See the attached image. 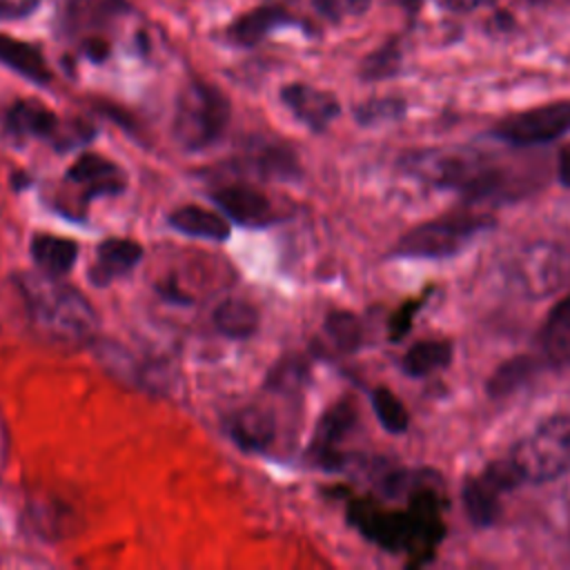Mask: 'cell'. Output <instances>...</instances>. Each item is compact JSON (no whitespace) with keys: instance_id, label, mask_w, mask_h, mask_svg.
I'll return each mask as SVG.
<instances>
[{"instance_id":"7a4b0ae2","label":"cell","mask_w":570,"mask_h":570,"mask_svg":"<svg viewBox=\"0 0 570 570\" xmlns=\"http://www.w3.org/2000/svg\"><path fill=\"white\" fill-rule=\"evenodd\" d=\"M227 96L207 82H189L176 100L171 131L176 142L187 151H200L214 145L229 122Z\"/></svg>"},{"instance_id":"603a6c76","label":"cell","mask_w":570,"mask_h":570,"mask_svg":"<svg viewBox=\"0 0 570 570\" xmlns=\"http://www.w3.org/2000/svg\"><path fill=\"white\" fill-rule=\"evenodd\" d=\"M247 163L254 171H258L261 176H267V178L292 180L301 171L296 154L285 145H265V147L252 151Z\"/></svg>"},{"instance_id":"e575fe53","label":"cell","mask_w":570,"mask_h":570,"mask_svg":"<svg viewBox=\"0 0 570 570\" xmlns=\"http://www.w3.org/2000/svg\"><path fill=\"white\" fill-rule=\"evenodd\" d=\"M314 4H316L318 11H323L325 16L336 18V2H334V0H314Z\"/></svg>"},{"instance_id":"ba28073f","label":"cell","mask_w":570,"mask_h":570,"mask_svg":"<svg viewBox=\"0 0 570 570\" xmlns=\"http://www.w3.org/2000/svg\"><path fill=\"white\" fill-rule=\"evenodd\" d=\"M209 196L223 214L245 227H267L278 220V209L272 198L252 183H223L214 187Z\"/></svg>"},{"instance_id":"6da1fadb","label":"cell","mask_w":570,"mask_h":570,"mask_svg":"<svg viewBox=\"0 0 570 570\" xmlns=\"http://www.w3.org/2000/svg\"><path fill=\"white\" fill-rule=\"evenodd\" d=\"M16 285L22 294L31 325L58 343H82L96 332V312L89 301L71 285L49 274H18Z\"/></svg>"},{"instance_id":"9a60e30c","label":"cell","mask_w":570,"mask_h":570,"mask_svg":"<svg viewBox=\"0 0 570 570\" xmlns=\"http://www.w3.org/2000/svg\"><path fill=\"white\" fill-rule=\"evenodd\" d=\"M225 430L243 450H265L276 436L274 416L263 407H243L227 416Z\"/></svg>"},{"instance_id":"f546056e","label":"cell","mask_w":570,"mask_h":570,"mask_svg":"<svg viewBox=\"0 0 570 570\" xmlns=\"http://www.w3.org/2000/svg\"><path fill=\"white\" fill-rule=\"evenodd\" d=\"M40 0H0V20H18L29 16Z\"/></svg>"},{"instance_id":"d6986e66","label":"cell","mask_w":570,"mask_h":570,"mask_svg":"<svg viewBox=\"0 0 570 570\" xmlns=\"http://www.w3.org/2000/svg\"><path fill=\"white\" fill-rule=\"evenodd\" d=\"M0 62L38 85H47L51 80V71H49L42 53L29 42H22V40L9 38V36H0Z\"/></svg>"},{"instance_id":"3957f363","label":"cell","mask_w":570,"mask_h":570,"mask_svg":"<svg viewBox=\"0 0 570 570\" xmlns=\"http://www.w3.org/2000/svg\"><path fill=\"white\" fill-rule=\"evenodd\" d=\"M521 481L548 483L570 470V414H554L541 421L525 439H521L512 454Z\"/></svg>"},{"instance_id":"8992f818","label":"cell","mask_w":570,"mask_h":570,"mask_svg":"<svg viewBox=\"0 0 570 570\" xmlns=\"http://www.w3.org/2000/svg\"><path fill=\"white\" fill-rule=\"evenodd\" d=\"M570 131V102H552L512 114L494 127V136L512 145H543Z\"/></svg>"},{"instance_id":"836d02e7","label":"cell","mask_w":570,"mask_h":570,"mask_svg":"<svg viewBox=\"0 0 570 570\" xmlns=\"http://www.w3.org/2000/svg\"><path fill=\"white\" fill-rule=\"evenodd\" d=\"M450 9H454V11H470V9H474V7H479V4H488V2H492V0H443Z\"/></svg>"},{"instance_id":"9c48e42d","label":"cell","mask_w":570,"mask_h":570,"mask_svg":"<svg viewBox=\"0 0 570 570\" xmlns=\"http://www.w3.org/2000/svg\"><path fill=\"white\" fill-rule=\"evenodd\" d=\"M65 180L78 189L82 203L96 196H118L127 187V174L122 167L94 151L80 154L67 169Z\"/></svg>"},{"instance_id":"83f0119b","label":"cell","mask_w":570,"mask_h":570,"mask_svg":"<svg viewBox=\"0 0 570 570\" xmlns=\"http://www.w3.org/2000/svg\"><path fill=\"white\" fill-rule=\"evenodd\" d=\"M401 65V51L396 42H387L381 49L372 51L363 65H361V78L363 80H383L399 71Z\"/></svg>"},{"instance_id":"d6a6232c","label":"cell","mask_w":570,"mask_h":570,"mask_svg":"<svg viewBox=\"0 0 570 570\" xmlns=\"http://www.w3.org/2000/svg\"><path fill=\"white\" fill-rule=\"evenodd\" d=\"M7 456H9V430H7V423L0 414V468L4 465Z\"/></svg>"},{"instance_id":"ac0fdd59","label":"cell","mask_w":570,"mask_h":570,"mask_svg":"<svg viewBox=\"0 0 570 570\" xmlns=\"http://www.w3.org/2000/svg\"><path fill=\"white\" fill-rule=\"evenodd\" d=\"M169 225L187 236L207 238V240H227L229 238V223L212 209L200 205H183L169 214Z\"/></svg>"},{"instance_id":"277c9868","label":"cell","mask_w":570,"mask_h":570,"mask_svg":"<svg viewBox=\"0 0 570 570\" xmlns=\"http://www.w3.org/2000/svg\"><path fill=\"white\" fill-rule=\"evenodd\" d=\"M410 165L419 176L436 187L459 189L468 196H488L501 185V176L492 167L465 154L425 151L412 158Z\"/></svg>"},{"instance_id":"4fadbf2b","label":"cell","mask_w":570,"mask_h":570,"mask_svg":"<svg viewBox=\"0 0 570 570\" xmlns=\"http://www.w3.org/2000/svg\"><path fill=\"white\" fill-rule=\"evenodd\" d=\"M539 350L550 367H570V294L548 312L539 330Z\"/></svg>"},{"instance_id":"8fae6325","label":"cell","mask_w":570,"mask_h":570,"mask_svg":"<svg viewBox=\"0 0 570 570\" xmlns=\"http://www.w3.org/2000/svg\"><path fill=\"white\" fill-rule=\"evenodd\" d=\"M281 100L303 125H307L314 131H323L341 111V105L334 98V94L303 82L285 85L281 89Z\"/></svg>"},{"instance_id":"f1b7e54d","label":"cell","mask_w":570,"mask_h":570,"mask_svg":"<svg viewBox=\"0 0 570 570\" xmlns=\"http://www.w3.org/2000/svg\"><path fill=\"white\" fill-rule=\"evenodd\" d=\"M405 114V102L396 98H374L356 107L354 116L361 125H379L385 120H396Z\"/></svg>"},{"instance_id":"30bf717a","label":"cell","mask_w":570,"mask_h":570,"mask_svg":"<svg viewBox=\"0 0 570 570\" xmlns=\"http://www.w3.org/2000/svg\"><path fill=\"white\" fill-rule=\"evenodd\" d=\"M356 425V407L350 399L336 401L332 407L325 410L316 425V434L309 443V459L325 468V470H338L343 463V454L338 452V445L345 441V436Z\"/></svg>"},{"instance_id":"d590c367","label":"cell","mask_w":570,"mask_h":570,"mask_svg":"<svg viewBox=\"0 0 570 570\" xmlns=\"http://www.w3.org/2000/svg\"><path fill=\"white\" fill-rule=\"evenodd\" d=\"M370 2H372V0H347V9H350L352 13H363V11L370 9Z\"/></svg>"},{"instance_id":"2e32d148","label":"cell","mask_w":570,"mask_h":570,"mask_svg":"<svg viewBox=\"0 0 570 570\" xmlns=\"http://www.w3.org/2000/svg\"><path fill=\"white\" fill-rule=\"evenodd\" d=\"M29 252L38 269L56 278L65 276L78 258V245L71 238L47 234V232L31 236Z\"/></svg>"},{"instance_id":"5b68a950","label":"cell","mask_w":570,"mask_h":570,"mask_svg":"<svg viewBox=\"0 0 570 570\" xmlns=\"http://www.w3.org/2000/svg\"><path fill=\"white\" fill-rule=\"evenodd\" d=\"M483 216H448L423 223L410 229L394 247L396 256L405 258H448L459 254L479 232H483Z\"/></svg>"},{"instance_id":"e0dca14e","label":"cell","mask_w":570,"mask_h":570,"mask_svg":"<svg viewBox=\"0 0 570 570\" xmlns=\"http://www.w3.org/2000/svg\"><path fill=\"white\" fill-rule=\"evenodd\" d=\"M58 127V116L36 100H20L7 114V129L16 138H49Z\"/></svg>"},{"instance_id":"1f68e13d","label":"cell","mask_w":570,"mask_h":570,"mask_svg":"<svg viewBox=\"0 0 570 570\" xmlns=\"http://www.w3.org/2000/svg\"><path fill=\"white\" fill-rule=\"evenodd\" d=\"M85 53L94 60V62H102L107 56H109V45L100 38H94V40H87L85 42Z\"/></svg>"},{"instance_id":"cb8c5ba5","label":"cell","mask_w":570,"mask_h":570,"mask_svg":"<svg viewBox=\"0 0 570 570\" xmlns=\"http://www.w3.org/2000/svg\"><path fill=\"white\" fill-rule=\"evenodd\" d=\"M534 358L530 356H514L497 367V372L488 381V392L490 396H508L517 392L532 374H534Z\"/></svg>"},{"instance_id":"5bb4252c","label":"cell","mask_w":570,"mask_h":570,"mask_svg":"<svg viewBox=\"0 0 570 570\" xmlns=\"http://www.w3.org/2000/svg\"><path fill=\"white\" fill-rule=\"evenodd\" d=\"M566 269L563 256L552 245L532 247L523 254V261L519 263V281L523 283L530 294H546L561 281Z\"/></svg>"},{"instance_id":"4dcf8cb0","label":"cell","mask_w":570,"mask_h":570,"mask_svg":"<svg viewBox=\"0 0 570 570\" xmlns=\"http://www.w3.org/2000/svg\"><path fill=\"white\" fill-rule=\"evenodd\" d=\"M557 176H559L561 185L570 187V142L559 149V156H557Z\"/></svg>"},{"instance_id":"484cf974","label":"cell","mask_w":570,"mask_h":570,"mask_svg":"<svg viewBox=\"0 0 570 570\" xmlns=\"http://www.w3.org/2000/svg\"><path fill=\"white\" fill-rule=\"evenodd\" d=\"M127 11L125 0H71L69 2V18L73 24H102L118 13Z\"/></svg>"},{"instance_id":"ffe728a7","label":"cell","mask_w":570,"mask_h":570,"mask_svg":"<svg viewBox=\"0 0 570 570\" xmlns=\"http://www.w3.org/2000/svg\"><path fill=\"white\" fill-rule=\"evenodd\" d=\"M212 323L227 338H249L258 330V312L249 301L225 298L216 305Z\"/></svg>"},{"instance_id":"44dd1931","label":"cell","mask_w":570,"mask_h":570,"mask_svg":"<svg viewBox=\"0 0 570 570\" xmlns=\"http://www.w3.org/2000/svg\"><path fill=\"white\" fill-rule=\"evenodd\" d=\"M450 361H452L450 341L428 338V341L414 343L405 352V356L401 361V367L410 376H425V374H432V372H439V370L448 367Z\"/></svg>"},{"instance_id":"52a82bcc","label":"cell","mask_w":570,"mask_h":570,"mask_svg":"<svg viewBox=\"0 0 570 570\" xmlns=\"http://www.w3.org/2000/svg\"><path fill=\"white\" fill-rule=\"evenodd\" d=\"M521 481L510 459L490 463L463 485V505L472 523L490 525L499 517V497Z\"/></svg>"},{"instance_id":"4316f807","label":"cell","mask_w":570,"mask_h":570,"mask_svg":"<svg viewBox=\"0 0 570 570\" xmlns=\"http://www.w3.org/2000/svg\"><path fill=\"white\" fill-rule=\"evenodd\" d=\"M372 407L381 421V425L392 432V434H401L407 430L410 423V414L405 410V405L401 403V399L390 392L387 387H376L372 392Z\"/></svg>"},{"instance_id":"7402d4cb","label":"cell","mask_w":570,"mask_h":570,"mask_svg":"<svg viewBox=\"0 0 570 570\" xmlns=\"http://www.w3.org/2000/svg\"><path fill=\"white\" fill-rule=\"evenodd\" d=\"M287 16L281 9L274 7H261L254 9L245 16H240L232 29H229V38L240 45V47H252L256 45L261 38L267 36V31H272L274 27H278L281 22H285Z\"/></svg>"},{"instance_id":"d4e9b609","label":"cell","mask_w":570,"mask_h":570,"mask_svg":"<svg viewBox=\"0 0 570 570\" xmlns=\"http://www.w3.org/2000/svg\"><path fill=\"white\" fill-rule=\"evenodd\" d=\"M325 334L341 352H354L363 343L361 321L345 309H334L325 316Z\"/></svg>"},{"instance_id":"7c38bea8","label":"cell","mask_w":570,"mask_h":570,"mask_svg":"<svg viewBox=\"0 0 570 570\" xmlns=\"http://www.w3.org/2000/svg\"><path fill=\"white\" fill-rule=\"evenodd\" d=\"M140 258V243L131 238H107L96 247V261L89 267V281L98 287H107L116 278L129 274Z\"/></svg>"}]
</instances>
